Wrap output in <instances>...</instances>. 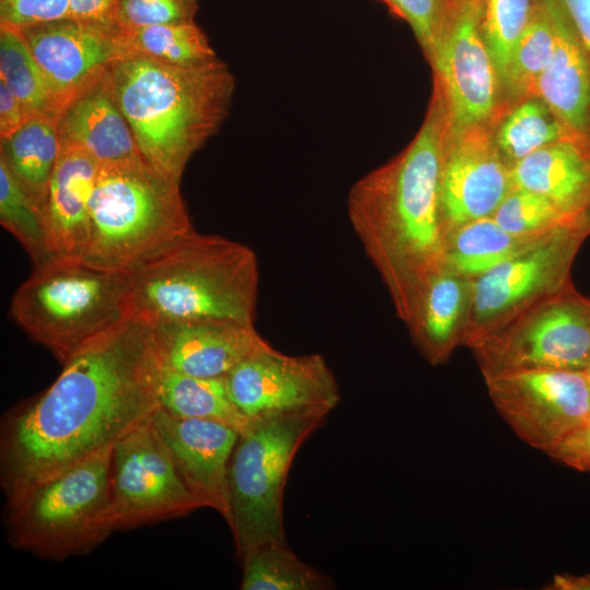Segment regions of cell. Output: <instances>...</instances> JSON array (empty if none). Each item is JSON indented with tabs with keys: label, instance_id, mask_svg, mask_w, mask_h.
Returning <instances> with one entry per match:
<instances>
[{
	"label": "cell",
	"instance_id": "obj_1",
	"mask_svg": "<svg viewBox=\"0 0 590 590\" xmlns=\"http://www.w3.org/2000/svg\"><path fill=\"white\" fill-rule=\"evenodd\" d=\"M162 368L152 326L132 317L83 346L44 392L3 417L0 476L7 497L149 422L160 408Z\"/></svg>",
	"mask_w": 590,
	"mask_h": 590
},
{
	"label": "cell",
	"instance_id": "obj_2",
	"mask_svg": "<svg viewBox=\"0 0 590 590\" xmlns=\"http://www.w3.org/2000/svg\"><path fill=\"white\" fill-rule=\"evenodd\" d=\"M438 94L412 142L351 188L346 211L365 253L406 322L427 283L445 269L440 168L446 110Z\"/></svg>",
	"mask_w": 590,
	"mask_h": 590
},
{
	"label": "cell",
	"instance_id": "obj_3",
	"mask_svg": "<svg viewBox=\"0 0 590 590\" xmlns=\"http://www.w3.org/2000/svg\"><path fill=\"white\" fill-rule=\"evenodd\" d=\"M110 76L117 105L143 158L180 184L190 157L228 115L235 88L228 67L220 59L182 68L122 56Z\"/></svg>",
	"mask_w": 590,
	"mask_h": 590
},
{
	"label": "cell",
	"instance_id": "obj_4",
	"mask_svg": "<svg viewBox=\"0 0 590 590\" xmlns=\"http://www.w3.org/2000/svg\"><path fill=\"white\" fill-rule=\"evenodd\" d=\"M259 282L250 247L192 229L131 273V317L150 326L200 319L253 323Z\"/></svg>",
	"mask_w": 590,
	"mask_h": 590
},
{
	"label": "cell",
	"instance_id": "obj_5",
	"mask_svg": "<svg viewBox=\"0 0 590 590\" xmlns=\"http://www.w3.org/2000/svg\"><path fill=\"white\" fill-rule=\"evenodd\" d=\"M192 229L180 184L144 160L99 164L81 259L132 273Z\"/></svg>",
	"mask_w": 590,
	"mask_h": 590
},
{
	"label": "cell",
	"instance_id": "obj_6",
	"mask_svg": "<svg viewBox=\"0 0 590 590\" xmlns=\"http://www.w3.org/2000/svg\"><path fill=\"white\" fill-rule=\"evenodd\" d=\"M131 305V273L52 256L36 264L19 286L10 312L30 338L64 364L128 321Z\"/></svg>",
	"mask_w": 590,
	"mask_h": 590
},
{
	"label": "cell",
	"instance_id": "obj_7",
	"mask_svg": "<svg viewBox=\"0 0 590 590\" xmlns=\"http://www.w3.org/2000/svg\"><path fill=\"white\" fill-rule=\"evenodd\" d=\"M113 447L7 497L11 544L48 560L82 555L111 533L108 508Z\"/></svg>",
	"mask_w": 590,
	"mask_h": 590
},
{
	"label": "cell",
	"instance_id": "obj_8",
	"mask_svg": "<svg viewBox=\"0 0 590 590\" xmlns=\"http://www.w3.org/2000/svg\"><path fill=\"white\" fill-rule=\"evenodd\" d=\"M328 413L307 412L249 421L228 465L227 524L239 558L264 543H286L283 497L292 462Z\"/></svg>",
	"mask_w": 590,
	"mask_h": 590
},
{
	"label": "cell",
	"instance_id": "obj_9",
	"mask_svg": "<svg viewBox=\"0 0 590 590\" xmlns=\"http://www.w3.org/2000/svg\"><path fill=\"white\" fill-rule=\"evenodd\" d=\"M469 345L484 377L524 369L587 371L590 302L555 291Z\"/></svg>",
	"mask_w": 590,
	"mask_h": 590
},
{
	"label": "cell",
	"instance_id": "obj_10",
	"mask_svg": "<svg viewBox=\"0 0 590 590\" xmlns=\"http://www.w3.org/2000/svg\"><path fill=\"white\" fill-rule=\"evenodd\" d=\"M204 508L188 488L152 418L113 447L108 519L111 531L180 518Z\"/></svg>",
	"mask_w": 590,
	"mask_h": 590
},
{
	"label": "cell",
	"instance_id": "obj_11",
	"mask_svg": "<svg viewBox=\"0 0 590 590\" xmlns=\"http://www.w3.org/2000/svg\"><path fill=\"white\" fill-rule=\"evenodd\" d=\"M484 378L502 418L522 441L546 455L590 421L587 371L524 369Z\"/></svg>",
	"mask_w": 590,
	"mask_h": 590
},
{
	"label": "cell",
	"instance_id": "obj_12",
	"mask_svg": "<svg viewBox=\"0 0 590 590\" xmlns=\"http://www.w3.org/2000/svg\"><path fill=\"white\" fill-rule=\"evenodd\" d=\"M231 398L248 420L293 413H330L340 402L338 381L321 354L290 355L270 343L226 376Z\"/></svg>",
	"mask_w": 590,
	"mask_h": 590
},
{
	"label": "cell",
	"instance_id": "obj_13",
	"mask_svg": "<svg viewBox=\"0 0 590 590\" xmlns=\"http://www.w3.org/2000/svg\"><path fill=\"white\" fill-rule=\"evenodd\" d=\"M482 0H448L429 54L452 132L483 123L496 104L498 74L482 35Z\"/></svg>",
	"mask_w": 590,
	"mask_h": 590
},
{
	"label": "cell",
	"instance_id": "obj_14",
	"mask_svg": "<svg viewBox=\"0 0 590 590\" xmlns=\"http://www.w3.org/2000/svg\"><path fill=\"white\" fill-rule=\"evenodd\" d=\"M568 229L554 233L474 280L464 343H472L533 302L557 291L568 260Z\"/></svg>",
	"mask_w": 590,
	"mask_h": 590
},
{
	"label": "cell",
	"instance_id": "obj_15",
	"mask_svg": "<svg viewBox=\"0 0 590 590\" xmlns=\"http://www.w3.org/2000/svg\"><path fill=\"white\" fill-rule=\"evenodd\" d=\"M117 31L71 17L20 28L60 114L122 56Z\"/></svg>",
	"mask_w": 590,
	"mask_h": 590
},
{
	"label": "cell",
	"instance_id": "obj_16",
	"mask_svg": "<svg viewBox=\"0 0 590 590\" xmlns=\"http://www.w3.org/2000/svg\"><path fill=\"white\" fill-rule=\"evenodd\" d=\"M452 134L444 149L439 180L446 236L470 221L492 216L512 189L510 169L482 123Z\"/></svg>",
	"mask_w": 590,
	"mask_h": 590
},
{
	"label": "cell",
	"instance_id": "obj_17",
	"mask_svg": "<svg viewBox=\"0 0 590 590\" xmlns=\"http://www.w3.org/2000/svg\"><path fill=\"white\" fill-rule=\"evenodd\" d=\"M152 423L188 488L227 522L228 465L239 432L216 421L178 417L162 408Z\"/></svg>",
	"mask_w": 590,
	"mask_h": 590
},
{
	"label": "cell",
	"instance_id": "obj_18",
	"mask_svg": "<svg viewBox=\"0 0 590 590\" xmlns=\"http://www.w3.org/2000/svg\"><path fill=\"white\" fill-rule=\"evenodd\" d=\"M164 368L196 377H225L269 342L253 323L200 319L152 326Z\"/></svg>",
	"mask_w": 590,
	"mask_h": 590
},
{
	"label": "cell",
	"instance_id": "obj_19",
	"mask_svg": "<svg viewBox=\"0 0 590 590\" xmlns=\"http://www.w3.org/2000/svg\"><path fill=\"white\" fill-rule=\"evenodd\" d=\"M546 1L554 51L532 87L568 137L590 150V55L557 0Z\"/></svg>",
	"mask_w": 590,
	"mask_h": 590
},
{
	"label": "cell",
	"instance_id": "obj_20",
	"mask_svg": "<svg viewBox=\"0 0 590 590\" xmlns=\"http://www.w3.org/2000/svg\"><path fill=\"white\" fill-rule=\"evenodd\" d=\"M99 163L81 149L61 146L42 210L51 256L81 258L90 228Z\"/></svg>",
	"mask_w": 590,
	"mask_h": 590
},
{
	"label": "cell",
	"instance_id": "obj_21",
	"mask_svg": "<svg viewBox=\"0 0 590 590\" xmlns=\"http://www.w3.org/2000/svg\"><path fill=\"white\" fill-rule=\"evenodd\" d=\"M57 128L60 148L81 149L99 164L144 160L117 105L110 70L63 108Z\"/></svg>",
	"mask_w": 590,
	"mask_h": 590
},
{
	"label": "cell",
	"instance_id": "obj_22",
	"mask_svg": "<svg viewBox=\"0 0 590 590\" xmlns=\"http://www.w3.org/2000/svg\"><path fill=\"white\" fill-rule=\"evenodd\" d=\"M512 188L538 193L577 217L590 203V150L566 138L514 163Z\"/></svg>",
	"mask_w": 590,
	"mask_h": 590
},
{
	"label": "cell",
	"instance_id": "obj_23",
	"mask_svg": "<svg viewBox=\"0 0 590 590\" xmlns=\"http://www.w3.org/2000/svg\"><path fill=\"white\" fill-rule=\"evenodd\" d=\"M470 300L468 279L447 269L427 283L406 324L415 346L430 364L445 362L464 341Z\"/></svg>",
	"mask_w": 590,
	"mask_h": 590
},
{
	"label": "cell",
	"instance_id": "obj_24",
	"mask_svg": "<svg viewBox=\"0 0 590 590\" xmlns=\"http://www.w3.org/2000/svg\"><path fill=\"white\" fill-rule=\"evenodd\" d=\"M550 236H518L505 231L492 216L476 219L446 236L445 269L476 279Z\"/></svg>",
	"mask_w": 590,
	"mask_h": 590
},
{
	"label": "cell",
	"instance_id": "obj_25",
	"mask_svg": "<svg viewBox=\"0 0 590 590\" xmlns=\"http://www.w3.org/2000/svg\"><path fill=\"white\" fill-rule=\"evenodd\" d=\"M57 121L30 119L11 137L1 140L0 158L40 211L60 153Z\"/></svg>",
	"mask_w": 590,
	"mask_h": 590
},
{
	"label": "cell",
	"instance_id": "obj_26",
	"mask_svg": "<svg viewBox=\"0 0 590 590\" xmlns=\"http://www.w3.org/2000/svg\"><path fill=\"white\" fill-rule=\"evenodd\" d=\"M160 408L186 418L211 420L241 433L249 421L233 402L225 377H196L162 368Z\"/></svg>",
	"mask_w": 590,
	"mask_h": 590
},
{
	"label": "cell",
	"instance_id": "obj_27",
	"mask_svg": "<svg viewBox=\"0 0 590 590\" xmlns=\"http://www.w3.org/2000/svg\"><path fill=\"white\" fill-rule=\"evenodd\" d=\"M116 37L122 56H139L172 67H197L219 59L196 22L118 28Z\"/></svg>",
	"mask_w": 590,
	"mask_h": 590
},
{
	"label": "cell",
	"instance_id": "obj_28",
	"mask_svg": "<svg viewBox=\"0 0 590 590\" xmlns=\"http://www.w3.org/2000/svg\"><path fill=\"white\" fill-rule=\"evenodd\" d=\"M241 590H331L333 579L299 559L287 543H264L240 558Z\"/></svg>",
	"mask_w": 590,
	"mask_h": 590
},
{
	"label": "cell",
	"instance_id": "obj_29",
	"mask_svg": "<svg viewBox=\"0 0 590 590\" xmlns=\"http://www.w3.org/2000/svg\"><path fill=\"white\" fill-rule=\"evenodd\" d=\"M0 81L20 102L28 119L58 120L57 105L20 30L0 24Z\"/></svg>",
	"mask_w": 590,
	"mask_h": 590
},
{
	"label": "cell",
	"instance_id": "obj_30",
	"mask_svg": "<svg viewBox=\"0 0 590 590\" xmlns=\"http://www.w3.org/2000/svg\"><path fill=\"white\" fill-rule=\"evenodd\" d=\"M566 138H569L567 132L550 108L543 102L530 99L507 117L498 131L496 143L515 163Z\"/></svg>",
	"mask_w": 590,
	"mask_h": 590
},
{
	"label": "cell",
	"instance_id": "obj_31",
	"mask_svg": "<svg viewBox=\"0 0 590 590\" xmlns=\"http://www.w3.org/2000/svg\"><path fill=\"white\" fill-rule=\"evenodd\" d=\"M0 223L23 246L34 266L52 257L43 213L0 158Z\"/></svg>",
	"mask_w": 590,
	"mask_h": 590
},
{
	"label": "cell",
	"instance_id": "obj_32",
	"mask_svg": "<svg viewBox=\"0 0 590 590\" xmlns=\"http://www.w3.org/2000/svg\"><path fill=\"white\" fill-rule=\"evenodd\" d=\"M492 217L507 232L542 238L569 228L576 219L538 193L512 188Z\"/></svg>",
	"mask_w": 590,
	"mask_h": 590
},
{
	"label": "cell",
	"instance_id": "obj_33",
	"mask_svg": "<svg viewBox=\"0 0 590 590\" xmlns=\"http://www.w3.org/2000/svg\"><path fill=\"white\" fill-rule=\"evenodd\" d=\"M554 43V27L547 1L536 0L530 22L512 50L504 81L516 91L531 88L550 63Z\"/></svg>",
	"mask_w": 590,
	"mask_h": 590
},
{
	"label": "cell",
	"instance_id": "obj_34",
	"mask_svg": "<svg viewBox=\"0 0 590 590\" xmlns=\"http://www.w3.org/2000/svg\"><path fill=\"white\" fill-rule=\"evenodd\" d=\"M481 30L500 79L512 50L533 14L536 0H482Z\"/></svg>",
	"mask_w": 590,
	"mask_h": 590
},
{
	"label": "cell",
	"instance_id": "obj_35",
	"mask_svg": "<svg viewBox=\"0 0 590 590\" xmlns=\"http://www.w3.org/2000/svg\"><path fill=\"white\" fill-rule=\"evenodd\" d=\"M199 0H117L116 22L122 31L194 22Z\"/></svg>",
	"mask_w": 590,
	"mask_h": 590
},
{
	"label": "cell",
	"instance_id": "obj_36",
	"mask_svg": "<svg viewBox=\"0 0 590 590\" xmlns=\"http://www.w3.org/2000/svg\"><path fill=\"white\" fill-rule=\"evenodd\" d=\"M386 3L410 24L429 55L442 24L448 0H387Z\"/></svg>",
	"mask_w": 590,
	"mask_h": 590
},
{
	"label": "cell",
	"instance_id": "obj_37",
	"mask_svg": "<svg viewBox=\"0 0 590 590\" xmlns=\"http://www.w3.org/2000/svg\"><path fill=\"white\" fill-rule=\"evenodd\" d=\"M68 17L69 0H0V24L19 30Z\"/></svg>",
	"mask_w": 590,
	"mask_h": 590
},
{
	"label": "cell",
	"instance_id": "obj_38",
	"mask_svg": "<svg viewBox=\"0 0 590 590\" xmlns=\"http://www.w3.org/2000/svg\"><path fill=\"white\" fill-rule=\"evenodd\" d=\"M548 456L569 468L590 474V421L562 441Z\"/></svg>",
	"mask_w": 590,
	"mask_h": 590
},
{
	"label": "cell",
	"instance_id": "obj_39",
	"mask_svg": "<svg viewBox=\"0 0 590 590\" xmlns=\"http://www.w3.org/2000/svg\"><path fill=\"white\" fill-rule=\"evenodd\" d=\"M117 0H69L70 17L108 28H118Z\"/></svg>",
	"mask_w": 590,
	"mask_h": 590
},
{
	"label": "cell",
	"instance_id": "obj_40",
	"mask_svg": "<svg viewBox=\"0 0 590 590\" xmlns=\"http://www.w3.org/2000/svg\"><path fill=\"white\" fill-rule=\"evenodd\" d=\"M28 119L20 102L0 81V139L16 132Z\"/></svg>",
	"mask_w": 590,
	"mask_h": 590
},
{
	"label": "cell",
	"instance_id": "obj_41",
	"mask_svg": "<svg viewBox=\"0 0 590 590\" xmlns=\"http://www.w3.org/2000/svg\"><path fill=\"white\" fill-rule=\"evenodd\" d=\"M548 589L555 590H590V574L582 576L559 575L554 577Z\"/></svg>",
	"mask_w": 590,
	"mask_h": 590
},
{
	"label": "cell",
	"instance_id": "obj_42",
	"mask_svg": "<svg viewBox=\"0 0 590 590\" xmlns=\"http://www.w3.org/2000/svg\"><path fill=\"white\" fill-rule=\"evenodd\" d=\"M587 374H588V376H589V378H590V366H589V368H588V370H587Z\"/></svg>",
	"mask_w": 590,
	"mask_h": 590
},
{
	"label": "cell",
	"instance_id": "obj_43",
	"mask_svg": "<svg viewBox=\"0 0 590 590\" xmlns=\"http://www.w3.org/2000/svg\"><path fill=\"white\" fill-rule=\"evenodd\" d=\"M385 2H387V0H384Z\"/></svg>",
	"mask_w": 590,
	"mask_h": 590
}]
</instances>
